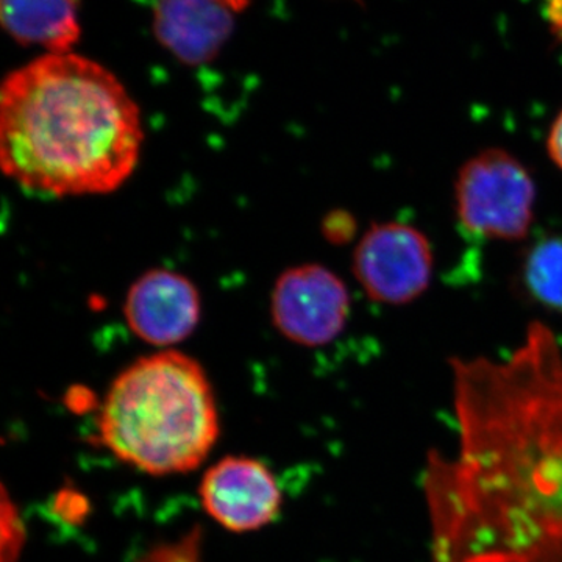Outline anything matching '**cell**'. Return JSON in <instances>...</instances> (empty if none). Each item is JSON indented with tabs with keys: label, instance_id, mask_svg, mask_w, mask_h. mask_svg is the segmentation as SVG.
<instances>
[{
	"label": "cell",
	"instance_id": "3",
	"mask_svg": "<svg viewBox=\"0 0 562 562\" xmlns=\"http://www.w3.org/2000/svg\"><path fill=\"white\" fill-rule=\"evenodd\" d=\"M99 439L149 475L194 471L220 438L209 376L176 350L147 355L116 376L99 413Z\"/></svg>",
	"mask_w": 562,
	"mask_h": 562
},
{
	"label": "cell",
	"instance_id": "12",
	"mask_svg": "<svg viewBox=\"0 0 562 562\" xmlns=\"http://www.w3.org/2000/svg\"><path fill=\"white\" fill-rule=\"evenodd\" d=\"M54 513L65 522L80 525L90 514V502L79 491L63 487L55 495Z\"/></svg>",
	"mask_w": 562,
	"mask_h": 562
},
{
	"label": "cell",
	"instance_id": "11",
	"mask_svg": "<svg viewBox=\"0 0 562 562\" xmlns=\"http://www.w3.org/2000/svg\"><path fill=\"white\" fill-rule=\"evenodd\" d=\"M520 279L531 301L562 313V236H546L532 244L525 254Z\"/></svg>",
	"mask_w": 562,
	"mask_h": 562
},
{
	"label": "cell",
	"instance_id": "6",
	"mask_svg": "<svg viewBox=\"0 0 562 562\" xmlns=\"http://www.w3.org/2000/svg\"><path fill=\"white\" fill-rule=\"evenodd\" d=\"M271 314L273 327L284 338L305 347H321L346 328L350 294L346 283L325 266H294L276 281Z\"/></svg>",
	"mask_w": 562,
	"mask_h": 562
},
{
	"label": "cell",
	"instance_id": "10",
	"mask_svg": "<svg viewBox=\"0 0 562 562\" xmlns=\"http://www.w3.org/2000/svg\"><path fill=\"white\" fill-rule=\"evenodd\" d=\"M3 29L22 44L69 54L80 38L76 0H0Z\"/></svg>",
	"mask_w": 562,
	"mask_h": 562
},
{
	"label": "cell",
	"instance_id": "7",
	"mask_svg": "<svg viewBox=\"0 0 562 562\" xmlns=\"http://www.w3.org/2000/svg\"><path fill=\"white\" fill-rule=\"evenodd\" d=\"M199 492L211 519L235 532L272 524L283 502L272 472L247 457H227L211 465Z\"/></svg>",
	"mask_w": 562,
	"mask_h": 562
},
{
	"label": "cell",
	"instance_id": "9",
	"mask_svg": "<svg viewBox=\"0 0 562 562\" xmlns=\"http://www.w3.org/2000/svg\"><path fill=\"white\" fill-rule=\"evenodd\" d=\"M232 13L221 0H158L155 35L184 65H203L231 38Z\"/></svg>",
	"mask_w": 562,
	"mask_h": 562
},
{
	"label": "cell",
	"instance_id": "4",
	"mask_svg": "<svg viewBox=\"0 0 562 562\" xmlns=\"http://www.w3.org/2000/svg\"><path fill=\"white\" fill-rule=\"evenodd\" d=\"M536 184L522 161L503 149H484L461 166L454 210L465 235L520 241L535 220Z\"/></svg>",
	"mask_w": 562,
	"mask_h": 562
},
{
	"label": "cell",
	"instance_id": "1",
	"mask_svg": "<svg viewBox=\"0 0 562 562\" xmlns=\"http://www.w3.org/2000/svg\"><path fill=\"white\" fill-rule=\"evenodd\" d=\"M457 442L422 473L431 562H562V350L532 322L506 360L452 361Z\"/></svg>",
	"mask_w": 562,
	"mask_h": 562
},
{
	"label": "cell",
	"instance_id": "15",
	"mask_svg": "<svg viewBox=\"0 0 562 562\" xmlns=\"http://www.w3.org/2000/svg\"><path fill=\"white\" fill-rule=\"evenodd\" d=\"M222 3H225V5L231 7L233 11L243 10L244 7L249 3V0H221Z\"/></svg>",
	"mask_w": 562,
	"mask_h": 562
},
{
	"label": "cell",
	"instance_id": "5",
	"mask_svg": "<svg viewBox=\"0 0 562 562\" xmlns=\"http://www.w3.org/2000/svg\"><path fill=\"white\" fill-rule=\"evenodd\" d=\"M355 279L373 302L405 305L430 286L432 249L427 236L403 222L369 228L353 251Z\"/></svg>",
	"mask_w": 562,
	"mask_h": 562
},
{
	"label": "cell",
	"instance_id": "13",
	"mask_svg": "<svg viewBox=\"0 0 562 562\" xmlns=\"http://www.w3.org/2000/svg\"><path fill=\"white\" fill-rule=\"evenodd\" d=\"M547 151H549L550 160L562 171V111L554 117L552 127H550Z\"/></svg>",
	"mask_w": 562,
	"mask_h": 562
},
{
	"label": "cell",
	"instance_id": "8",
	"mask_svg": "<svg viewBox=\"0 0 562 562\" xmlns=\"http://www.w3.org/2000/svg\"><path fill=\"white\" fill-rule=\"evenodd\" d=\"M124 316L139 339L171 347L192 335L201 321V295L181 273L154 269L140 276L127 292Z\"/></svg>",
	"mask_w": 562,
	"mask_h": 562
},
{
	"label": "cell",
	"instance_id": "2",
	"mask_svg": "<svg viewBox=\"0 0 562 562\" xmlns=\"http://www.w3.org/2000/svg\"><path fill=\"white\" fill-rule=\"evenodd\" d=\"M138 105L109 69L46 54L0 90V166L24 190L70 198L116 191L143 147Z\"/></svg>",
	"mask_w": 562,
	"mask_h": 562
},
{
	"label": "cell",
	"instance_id": "14",
	"mask_svg": "<svg viewBox=\"0 0 562 562\" xmlns=\"http://www.w3.org/2000/svg\"><path fill=\"white\" fill-rule=\"evenodd\" d=\"M547 16L553 31L562 33V0H547Z\"/></svg>",
	"mask_w": 562,
	"mask_h": 562
}]
</instances>
